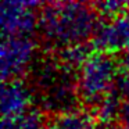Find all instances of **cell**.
Here are the masks:
<instances>
[{
	"mask_svg": "<svg viewBox=\"0 0 129 129\" xmlns=\"http://www.w3.org/2000/svg\"><path fill=\"white\" fill-rule=\"evenodd\" d=\"M123 99L117 92L111 90L100 103L97 104V112H96V119L100 126H110L115 121L118 122L119 112L122 108Z\"/></svg>",
	"mask_w": 129,
	"mask_h": 129,
	"instance_id": "obj_8",
	"label": "cell"
},
{
	"mask_svg": "<svg viewBox=\"0 0 129 129\" xmlns=\"http://www.w3.org/2000/svg\"><path fill=\"white\" fill-rule=\"evenodd\" d=\"M118 74L117 62L111 54L92 53L78 70L76 87L79 97L86 104L97 106L114 89Z\"/></svg>",
	"mask_w": 129,
	"mask_h": 129,
	"instance_id": "obj_2",
	"label": "cell"
},
{
	"mask_svg": "<svg viewBox=\"0 0 129 129\" xmlns=\"http://www.w3.org/2000/svg\"><path fill=\"white\" fill-rule=\"evenodd\" d=\"M126 3L122 2H115V0H107V2H99V3L93 4V9L96 10V13L103 17L112 20L121 15V13L125 10Z\"/></svg>",
	"mask_w": 129,
	"mask_h": 129,
	"instance_id": "obj_11",
	"label": "cell"
},
{
	"mask_svg": "<svg viewBox=\"0 0 129 129\" xmlns=\"http://www.w3.org/2000/svg\"><path fill=\"white\" fill-rule=\"evenodd\" d=\"M45 118L39 110H29L18 118H3L2 129H46Z\"/></svg>",
	"mask_w": 129,
	"mask_h": 129,
	"instance_id": "obj_9",
	"label": "cell"
},
{
	"mask_svg": "<svg viewBox=\"0 0 129 129\" xmlns=\"http://www.w3.org/2000/svg\"><path fill=\"white\" fill-rule=\"evenodd\" d=\"M97 13L86 3L56 2L42 6L38 29L47 45L60 50L85 45L97 28Z\"/></svg>",
	"mask_w": 129,
	"mask_h": 129,
	"instance_id": "obj_1",
	"label": "cell"
},
{
	"mask_svg": "<svg viewBox=\"0 0 129 129\" xmlns=\"http://www.w3.org/2000/svg\"><path fill=\"white\" fill-rule=\"evenodd\" d=\"M92 46L97 51L107 54L125 53L129 49V17L119 15L99 22L92 38Z\"/></svg>",
	"mask_w": 129,
	"mask_h": 129,
	"instance_id": "obj_5",
	"label": "cell"
},
{
	"mask_svg": "<svg viewBox=\"0 0 129 129\" xmlns=\"http://www.w3.org/2000/svg\"><path fill=\"white\" fill-rule=\"evenodd\" d=\"M90 54L92 53H90L87 46L75 45V46H70V47L61 49L58 53V60L68 70H72V68H78L79 70V67L86 61V58Z\"/></svg>",
	"mask_w": 129,
	"mask_h": 129,
	"instance_id": "obj_10",
	"label": "cell"
},
{
	"mask_svg": "<svg viewBox=\"0 0 129 129\" xmlns=\"http://www.w3.org/2000/svg\"><path fill=\"white\" fill-rule=\"evenodd\" d=\"M60 129H97V119L83 110H71L57 115L53 121Z\"/></svg>",
	"mask_w": 129,
	"mask_h": 129,
	"instance_id": "obj_7",
	"label": "cell"
},
{
	"mask_svg": "<svg viewBox=\"0 0 129 129\" xmlns=\"http://www.w3.org/2000/svg\"><path fill=\"white\" fill-rule=\"evenodd\" d=\"M125 11H126V14H128V17H129V3H126V7H125Z\"/></svg>",
	"mask_w": 129,
	"mask_h": 129,
	"instance_id": "obj_15",
	"label": "cell"
},
{
	"mask_svg": "<svg viewBox=\"0 0 129 129\" xmlns=\"http://www.w3.org/2000/svg\"><path fill=\"white\" fill-rule=\"evenodd\" d=\"M122 68H123V72H128L129 74V49L123 53L122 56Z\"/></svg>",
	"mask_w": 129,
	"mask_h": 129,
	"instance_id": "obj_13",
	"label": "cell"
},
{
	"mask_svg": "<svg viewBox=\"0 0 129 129\" xmlns=\"http://www.w3.org/2000/svg\"><path fill=\"white\" fill-rule=\"evenodd\" d=\"M0 100L3 118H18L31 110L34 94L25 82L14 79L3 82Z\"/></svg>",
	"mask_w": 129,
	"mask_h": 129,
	"instance_id": "obj_6",
	"label": "cell"
},
{
	"mask_svg": "<svg viewBox=\"0 0 129 129\" xmlns=\"http://www.w3.org/2000/svg\"><path fill=\"white\" fill-rule=\"evenodd\" d=\"M118 126L119 129H129V97L125 99L122 103V108L118 118Z\"/></svg>",
	"mask_w": 129,
	"mask_h": 129,
	"instance_id": "obj_12",
	"label": "cell"
},
{
	"mask_svg": "<svg viewBox=\"0 0 129 129\" xmlns=\"http://www.w3.org/2000/svg\"><path fill=\"white\" fill-rule=\"evenodd\" d=\"M42 4L38 2H3L0 6V25L3 38L31 36L38 28L35 9Z\"/></svg>",
	"mask_w": 129,
	"mask_h": 129,
	"instance_id": "obj_4",
	"label": "cell"
},
{
	"mask_svg": "<svg viewBox=\"0 0 129 129\" xmlns=\"http://www.w3.org/2000/svg\"><path fill=\"white\" fill-rule=\"evenodd\" d=\"M36 42L31 36H6L2 42V78L3 82L20 79L34 61Z\"/></svg>",
	"mask_w": 129,
	"mask_h": 129,
	"instance_id": "obj_3",
	"label": "cell"
},
{
	"mask_svg": "<svg viewBox=\"0 0 129 129\" xmlns=\"http://www.w3.org/2000/svg\"><path fill=\"white\" fill-rule=\"evenodd\" d=\"M46 129H60V128H58V126H57L54 122H50L47 126H46Z\"/></svg>",
	"mask_w": 129,
	"mask_h": 129,
	"instance_id": "obj_14",
	"label": "cell"
}]
</instances>
